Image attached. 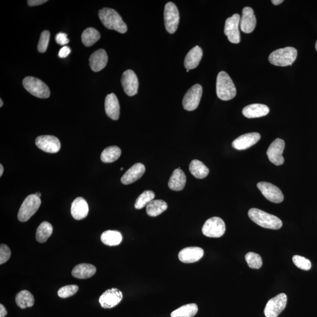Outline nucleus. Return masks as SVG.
Here are the masks:
<instances>
[{"label": "nucleus", "instance_id": "2eb2a0df", "mask_svg": "<svg viewBox=\"0 0 317 317\" xmlns=\"http://www.w3.org/2000/svg\"><path fill=\"white\" fill-rule=\"evenodd\" d=\"M35 144L42 151L49 153H56L61 149V143L54 136L42 135L35 139Z\"/></svg>", "mask_w": 317, "mask_h": 317}, {"label": "nucleus", "instance_id": "4c0bfd02", "mask_svg": "<svg viewBox=\"0 0 317 317\" xmlns=\"http://www.w3.org/2000/svg\"><path fill=\"white\" fill-rule=\"evenodd\" d=\"M79 288L76 285H68L62 287L59 289L58 291V295L59 298L66 299L69 298L78 292Z\"/></svg>", "mask_w": 317, "mask_h": 317}, {"label": "nucleus", "instance_id": "ddd939ff", "mask_svg": "<svg viewBox=\"0 0 317 317\" xmlns=\"http://www.w3.org/2000/svg\"><path fill=\"white\" fill-rule=\"evenodd\" d=\"M258 188L261 191L263 195L269 201L275 203H280L283 201L284 195L282 190L272 183L265 182H259Z\"/></svg>", "mask_w": 317, "mask_h": 317}, {"label": "nucleus", "instance_id": "cd10ccee", "mask_svg": "<svg viewBox=\"0 0 317 317\" xmlns=\"http://www.w3.org/2000/svg\"><path fill=\"white\" fill-rule=\"evenodd\" d=\"M34 296L27 290H22L19 292L15 297V303L19 308L25 309L31 308L34 305Z\"/></svg>", "mask_w": 317, "mask_h": 317}, {"label": "nucleus", "instance_id": "3c124183", "mask_svg": "<svg viewBox=\"0 0 317 317\" xmlns=\"http://www.w3.org/2000/svg\"><path fill=\"white\" fill-rule=\"evenodd\" d=\"M316 51H317V41L316 43Z\"/></svg>", "mask_w": 317, "mask_h": 317}, {"label": "nucleus", "instance_id": "37998d69", "mask_svg": "<svg viewBox=\"0 0 317 317\" xmlns=\"http://www.w3.org/2000/svg\"><path fill=\"white\" fill-rule=\"evenodd\" d=\"M71 52V49H70L69 46H63V47L61 49H60V51L58 53L59 57L61 58H65L67 57Z\"/></svg>", "mask_w": 317, "mask_h": 317}, {"label": "nucleus", "instance_id": "e433bc0d", "mask_svg": "<svg viewBox=\"0 0 317 317\" xmlns=\"http://www.w3.org/2000/svg\"><path fill=\"white\" fill-rule=\"evenodd\" d=\"M245 259L250 268L259 269L262 268V259L258 254L253 252L248 253L245 256Z\"/></svg>", "mask_w": 317, "mask_h": 317}, {"label": "nucleus", "instance_id": "c756f323", "mask_svg": "<svg viewBox=\"0 0 317 317\" xmlns=\"http://www.w3.org/2000/svg\"><path fill=\"white\" fill-rule=\"evenodd\" d=\"M167 203L162 200H153L146 206V213L149 216H158L168 209Z\"/></svg>", "mask_w": 317, "mask_h": 317}, {"label": "nucleus", "instance_id": "aec40b11", "mask_svg": "<svg viewBox=\"0 0 317 317\" xmlns=\"http://www.w3.org/2000/svg\"><path fill=\"white\" fill-rule=\"evenodd\" d=\"M145 166L141 163H137L127 171L121 178L124 185H129L138 181L144 175Z\"/></svg>", "mask_w": 317, "mask_h": 317}, {"label": "nucleus", "instance_id": "c03bdc74", "mask_svg": "<svg viewBox=\"0 0 317 317\" xmlns=\"http://www.w3.org/2000/svg\"><path fill=\"white\" fill-rule=\"evenodd\" d=\"M47 1L46 0H28L27 2L29 6H33L44 4Z\"/></svg>", "mask_w": 317, "mask_h": 317}, {"label": "nucleus", "instance_id": "09e8293b", "mask_svg": "<svg viewBox=\"0 0 317 317\" xmlns=\"http://www.w3.org/2000/svg\"><path fill=\"white\" fill-rule=\"evenodd\" d=\"M36 196L40 198V197L41 196V193L39 192L36 193L35 194Z\"/></svg>", "mask_w": 317, "mask_h": 317}, {"label": "nucleus", "instance_id": "58836bf2", "mask_svg": "<svg viewBox=\"0 0 317 317\" xmlns=\"http://www.w3.org/2000/svg\"><path fill=\"white\" fill-rule=\"evenodd\" d=\"M293 262L298 268L308 271L312 268V263L304 257L296 255L293 257Z\"/></svg>", "mask_w": 317, "mask_h": 317}, {"label": "nucleus", "instance_id": "b1692460", "mask_svg": "<svg viewBox=\"0 0 317 317\" xmlns=\"http://www.w3.org/2000/svg\"><path fill=\"white\" fill-rule=\"evenodd\" d=\"M270 109L268 106L260 103H254L246 106L243 109V114L248 118L262 117L268 114Z\"/></svg>", "mask_w": 317, "mask_h": 317}, {"label": "nucleus", "instance_id": "49530a36", "mask_svg": "<svg viewBox=\"0 0 317 317\" xmlns=\"http://www.w3.org/2000/svg\"><path fill=\"white\" fill-rule=\"evenodd\" d=\"M272 2L274 5H278L280 4H282V3L284 2V1L283 0H273Z\"/></svg>", "mask_w": 317, "mask_h": 317}, {"label": "nucleus", "instance_id": "20e7f679", "mask_svg": "<svg viewBox=\"0 0 317 317\" xmlns=\"http://www.w3.org/2000/svg\"><path fill=\"white\" fill-rule=\"evenodd\" d=\"M298 56V51L295 48L288 46L276 50L269 55V62L279 66L292 65Z\"/></svg>", "mask_w": 317, "mask_h": 317}, {"label": "nucleus", "instance_id": "0eeeda50", "mask_svg": "<svg viewBox=\"0 0 317 317\" xmlns=\"http://www.w3.org/2000/svg\"><path fill=\"white\" fill-rule=\"evenodd\" d=\"M225 232V223L218 217H213L207 220L202 228L203 234L209 238H220Z\"/></svg>", "mask_w": 317, "mask_h": 317}, {"label": "nucleus", "instance_id": "a211bd4d", "mask_svg": "<svg viewBox=\"0 0 317 317\" xmlns=\"http://www.w3.org/2000/svg\"><path fill=\"white\" fill-rule=\"evenodd\" d=\"M256 18L254 14L253 9L249 6L243 8L240 22L242 31L247 34L252 32L256 28Z\"/></svg>", "mask_w": 317, "mask_h": 317}, {"label": "nucleus", "instance_id": "4be33fe9", "mask_svg": "<svg viewBox=\"0 0 317 317\" xmlns=\"http://www.w3.org/2000/svg\"><path fill=\"white\" fill-rule=\"evenodd\" d=\"M89 208L86 200L79 197L73 200L72 203L71 215L75 220H80L85 219L88 216Z\"/></svg>", "mask_w": 317, "mask_h": 317}, {"label": "nucleus", "instance_id": "f03ea898", "mask_svg": "<svg viewBox=\"0 0 317 317\" xmlns=\"http://www.w3.org/2000/svg\"><path fill=\"white\" fill-rule=\"evenodd\" d=\"M248 215L253 222L262 228L278 230L283 226V222L278 217L256 208L249 210Z\"/></svg>", "mask_w": 317, "mask_h": 317}, {"label": "nucleus", "instance_id": "7c9ffc66", "mask_svg": "<svg viewBox=\"0 0 317 317\" xmlns=\"http://www.w3.org/2000/svg\"><path fill=\"white\" fill-rule=\"evenodd\" d=\"M103 244L109 246H118L122 241L121 233L116 230H107L103 232L101 236Z\"/></svg>", "mask_w": 317, "mask_h": 317}, {"label": "nucleus", "instance_id": "de8ad7c7", "mask_svg": "<svg viewBox=\"0 0 317 317\" xmlns=\"http://www.w3.org/2000/svg\"><path fill=\"white\" fill-rule=\"evenodd\" d=\"M3 172H4V168H3V166L1 164L0 165V176L2 175Z\"/></svg>", "mask_w": 317, "mask_h": 317}, {"label": "nucleus", "instance_id": "4468645a", "mask_svg": "<svg viewBox=\"0 0 317 317\" xmlns=\"http://www.w3.org/2000/svg\"><path fill=\"white\" fill-rule=\"evenodd\" d=\"M285 148V142L281 139H276L272 143L267 151L269 161L276 166L283 164L285 159L283 156L284 149Z\"/></svg>", "mask_w": 317, "mask_h": 317}, {"label": "nucleus", "instance_id": "2f4dec72", "mask_svg": "<svg viewBox=\"0 0 317 317\" xmlns=\"http://www.w3.org/2000/svg\"><path fill=\"white\" fill-rule=\"evenodd\" d=\"M198 312L196 304H189L181 307L171 313V317H193Z\"/></svg>", "mask_w": 317, "mask_h": 317}, {"label": "nucleus", "instance_id": "a18cd8bd", "mask_svg": "<svg viewBox=\"0 0 317 317\" xmlns=\"http://www.w3.org/2000/svg\"><path fill=\"white\" fill-rule=\"evenodd\" d=\"M7 315V311H6L5 307L2 305H0V317H5Z\"/></svg>", "mask_w": 317, "mask_h": 317}, {"label": "nucleus", "instance_id": "8fccbe9b", "mask_svg": "<svg viewBox=\"0 0 317 317\" xmlns=\"http://www.w3.org/2000/svg\"><path fill=\"white\" fill-rule=\"evenodd\" d=\"M0 103H1V105H0V107H2V105H3V102L2 101V99H0Z\"/></svg>", "mask_w": 317, "mask_h": 317}, {"label": "nucleus", "instance_id": "39448f33", "mask_svg": "<svg viewBox=\"0 0 317 317\" xmlns=\"http://www.w3.org/2000/svg\"><path fill=\"white\" fill-rule=\"evenodd\" d=\"M22 85L24 88L32 95L39 98H48L50 96L48 86L41 80L27 76L23 80Z\"/></svg>", "mask_w": 317, "mask_h": 317}, {"label": "nucleus", "instance_id": "f3484780", "mask_svg": "<svg viewBox=\"0 0 317 317\" xmlns=\"http://www.w3.org/2000/svg\"><path fill=\"white\" fill-rule=\"evenodd\" d=\"M261 136L259 133H246L236 139L232 143L233 148L239 151L249 149L259 141Z\"/></svg>", "mask_w": 317, "mask_h": 317}, {"label": "nucleus", "instance_id": "79ce46f5", "mask_svg": "<svg viewBox=\"0 0 317 317\" xmlns=\"http://www.w3.org/2000/svg\"><path fill=\"white\" fill-rule=\"evenodd\" d=\"M56 42L60 45H65L68 44L69 40L67 38V34L65 33L59 32L55 36Z\"/></svg>", "mask_w": 317, "mask_h": 317}, {"label": "nucleus", "instance_id": "f8f14e48", "mask_svg": "<svg viewBox=\"0 0 317 317\" xmlns=\"http://www.w3.org/2000/svg\"><path fill=\"white\" fill-rule=\"evenodd\" d=\"M122 299V293L117 289L113 288L103 293L100 297L99 302L103 309H112L118 305Z\"/></svg>", "mask_w": 317, "mask_h": 317}, {"label": "nucleus", "instance_id": "a19ab883", "mask_svg": "<svg viewBox=\"0 0 317 317\" xmlns=\"http://www.w3.org/2000/svg\"><path fill=\"white\" fill-rule=\"evenodd\" d=\"M11 252L9 247L4 244L0 246V264L2 265L8 261L11 257Z\"/></svg>", "mask_w": 317, "mask_h": 317}, {"label": "nucleus", "instance_id": "6e6552de", "mask_svg": "<svg viewBox=\"0 0 317 317\" xmlns=\"http://www.w3.org/2000/svg\"><path fill=\"white\" fill-rule=\"evenodd\" d=\"M180 20L179 10L174 3H167L164 9L165 27L170 34H173L178 29Z\"/></svg>", "mask_w": 317, "mask_h": 317}, {"label": "nucleus", "instance_id": "72a5a7b5", "mask_svg": "<svg viewBox=\"0 0 317 317\" xmlns=\"http://www.w3.org/2000/svg\"><path fill=\"white\" fill-rule=\"evenodd\" d=\"M81 38L83 45L89 47L98 41L101 38V34L98 30L89 27L84 30L82 34Z\"/></svg>", "mask_w": 317, "mask_h": 317}, {"label": "nucleus", "instance_id": "a878e982", "mask_svg": "<svg viewBox=\"0 0 317 317\" xmlns=\"http://www.w3.org/2000/svg\"><path fill=\"white\" fill-rule=\"evenodd\" d=\"M203 51L199 46L190 49L185 59V66L187 69H195L198 66L201 61Z\"/></svg>", "mask_w": 317, "mask_h": 317}, {"label": "nucleus", "instance_id": "423d86ee", "mask_svg": "<svg viewBox=\"0 0 317 317\" xmlns=\"http://www.w3.org/2000/svg\"><path fill=\"white\" fill-rule=\"evenodd\" d=\"M41 204V199L35 194L26 197L19 210L18 219L19 221H28L37 211Z\"/></svg>", "mask_w": 317, "mask_h": 317}, {"label": "nucleus", "instance_id": "473e14b6", "mask_svg": "<svg viewBox=\"0 0 317 317\" xmlns=\"http://www.w3.org/2000/svg\"><path fill=\"white\" fill-rule=\"evenodd\" d=\"M121 155V150L119 147L112 146L103 150L101 153V159L104 163H112L118 160Z\"/></svg>", "mask_w": 317, "mask_h": 317}, {"label": "nucleus", "instance_id": "1a4fd4ad", "mask_svg": "<svg viewBox=\"0 0 317 317\" xmlns=\"http://www.w3.org/2000/svg\"><path fill=\"white\" fill-rule=\"evenodd\" d=\"M288 303V297L285 294L281 293L275 297L267 303L265 309V315L266 317H278L286 308Z\"/></svg>", "mask_w": 317, "mask_h": 317}, {"label": "nucleus", "instance_id": "7ed1b4c3", "mask_svg": "<svg viewBox=\"0 0 317 317\" xmlns=\"http://www.w3.org/2000/svg\"><path fill=\"white\" fill-rule=\"evenodd\" d=\"M216 93L218 98L223 101H229L234 98L236 95L234 83L225 71L220 72L217 77Z\"/></svg>", "mask_w": 317, "mask_h": 317}, {"label": "nucleus", "instance_id": "603ef678", "mask_svg": "<svg viewBox=\"0 0 317 317\" xmlns=\"http://www.w3.org/2000/svg\"><path fill=\"white\" fill-rule=\"evenodd\" d=\"M121 171H123V168H122L121 169Z\"/></svg>", "mask_w": 317, "mask_h": 317}, {"label": "nucleus", "instance_id": "ea45409f", "mask_svg": "<svg viewBox=\"0 0 317 317\" xmlns=\"http://www.w3.org/2000/svg\"><path fill=\"white\" fill-rule=\"evenodd\" d=\"M49 38L50 33L48 31L45 30L41 33L38 44V50L39 52L44 53L46 52L48 46Z\"/></svg>", "mask_w": 317, "mask_h": 317}, {"label": "nucleus", "instance_id": "bb28decb", "mask_svg": "<svg viewBox=\"0 0 317 317\" xmlns=\"http://www.w3.org/2000/svg\"><path fill=\"white\" fill-rule=\"evenodd\" d=\"M96 272L95 267L91 264L82 263L76 266L72 270V275L79 279L91 278Z\"/></svg>", "mask_w": 317, "mask_h": 317}, {"label": "nucleus", "instance_id": "5701e85b", "mask_svg": "<svg viewBox=\"0 0 317 317\" xmlns=\"http://www.w3.org/2000/svg\"><path fill=\"white\" fill-rule=\"evenodd\" d=\"M105 109L106 114L113 120H118L120 115V105L115 93H112L106 96Z\"/></svg>", "mask_w": 317, "mask_h": 317}, {"label": "nucleus", "instance_id": "c85d7f7f", "mask_svg": "<svg viewBox=\"0 0 317 317\" xmlns=\"http://www.w3.org/2000/svg\"><path fill=\"white\" fill-rule=\"evenodd\" d=\"M189 171L191 174L198 179L205 178L209 175V169L204 163L199 160H193L190 163Z\"/></svg>", "mask_w": 317, "mask_h": 317}, {"label": "nucleus", "instance_id": "9b49d317", "mask_svg": "<svg viewBox=\"0 0 317 317\" xmlns=\"http://www.w3.org/2000/svg\"><path fill=\"white\" fill-rule=\"evenodd\" d=\"M240 15L235 14L227 19L225 22V34L228 36L229 41L233 44H239L240 42Z\"/></svg>", "mask_w": 317, "mask_h": 317}, {"label": "nucleus", "instance_id": "9d476101", "mask_svg": "<svg viewBox=\"0 0 317 317\" xmlns=\"http://www.w3.org/2000/svg\"><path fill=\"white\" fill-rule=\"evenodd\" d=\"M202 86L196 84L188 90L183 99V106L186 111H193L198 107L202 96Z\"/></svg>", "mask_w": 317, "mask_h": 317}, {"label": "nucleus", "instance_id": "412c9836", "mask_svg": "<svg viewBox=\"0 0 317 317\" xmlns=\"http://www.w3.org/2000/svg\"><path fill=\"white\" fill-rule=\"evenodd\" d=\"M108 60V55L105 50L99 49L90 56L89 65L93 71L99 72L105 67Z\"/></svg>", "mask_w": 317, "mask_h": 317}, {"label": "nucleus", "instance_id": "dca6fc26", "mask_svg": "<svg viewBox=\"0 0 317 317\" xmlns=\"http://www.w3.org/2000/svg\"><path fill=\"white\" fill-rule=\"evenodd\" d=\"M122 85L125 92L129 96H134L138 93L139 81L136 73L128 69L123 72L121 79Z\"/></svg>", "mask_w": 317, "mask_h": 317}, {"label": "nucleus", "instance_id": "6ab92c4d", "mask_svg": "<svg viewBox=\"0 0 317 317\" xmlns=\"http://www.w3.org/2000/svg\"><path fill=\"white\" fill-rule=\"evenodd\" d=\"M204 255V250L198 247H189L183 249L179 253L180 261L184 263L198 262Z\"/></svg>", "mask_w": 317, "mask_h": 317}, {"label": "nucleus", "instance_id": "c9c22d12", "mask_svg": "<svg viewBox=\"0 0 317 317\" xmlns=\"http://www.w3.org/2000/svg\"><path fill=\"white\" fill-rule=\"evenodd\" d=\"M155 196V193L151 190H146L136 199L135 204V209H141L144 208L154 199Z\"/></svg>", "mask_w": 317, "mask_h": 317}, {"label": "nucleus", "instance_id": "f704fd0d", "mask_svg": "<svg viewBox=\"0 0 317 317\" xmlns=\"http://www.w3.org/2000/svg\"><path fill=\"white\" fill-rule=\"evenodd\" d=\"M53 232L52 226L49 223L44 222L40 224L36 232V239L39 243L47 241Z\"/></svg>", "mask_w": 317, "mask_h": 317}, {"label": "nucleus", "instance_id": "f257e3e1", "mask_svg": "<svg viewBox=\"0 0 317 317\" xmlns=\"http://www.w3.org/2000/svg\"><path fill=\"white\" fill-rule=\"evenodd\" d=\"M99 17L103 25L108 29L115 30L121 34H124L128 30L121 15L115 9L104 8L99 10Z\"/></svg>", "mask_w": 317, "mask_h": 317}, {"label": "nucleus", "instance_id": "393cba45", "mask_svg": "<svg viewBox=\"0 0 317 317\" xmlns=\"http://www.w3.org/2000/svg\"><path fill=\"white\" fill-rule=\"evenodd\" d=\"M186 183V176L184 172L179 168L173 171L171 178L169 179L168 186L169 188L174 191H181L184 189Z\"/></svg>", "mask_w": 317, "mask_h": 317}]
</instances>
